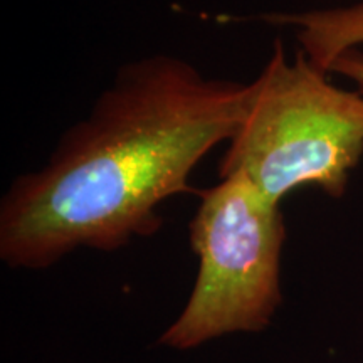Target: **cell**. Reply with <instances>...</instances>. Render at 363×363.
Returning a JSON list of instances; mask_svg holds the SVG:
<instances>
[{"mask_svg":"<svg viewBox=\"0 0 363 363\" xmlns=\"http://www.w3.org/2000/svg\"><path fill=\"white\" fill-rule=\"evenodd\" d=\"M247 93L169 54L125 62L48 163L4 195V262L43 269L78 247L115 251L157 233L158 206L189 192L195 167L235 135Z\"/></svg>","mask_w":363,"mask_h":363,"instance_id":"1","label":"cell"},{"mask_svg":"<svg viewBox=\"0 0 363 363\" xmlns=\"http://www.w3.org/2000/svg\"><path fill=\"white\" fill-rule=\"evenodd\" d=\"M227 143L220 179L244 174L276 203L310 185L338 199L363 157V94L330 83L301 49L289 61L276 39Z\"/></svg>","mask_w":363,"mask_h":363,"instance_id":"2","label":"cell"},{"mask_svg":"<svg viewBox=\"0 0 363 363\" xmlns=\"http://www.w3.org/2000/svg\"><path fill=\"white\" fill-rule=\"evenodd\" d=\"M284 238L279 203L244 174L202 190L190 222L199 274L187 306L162 343L187 350L233 331L266 328L281 303Z\"/></svg>","mask_w":363,"mask_h":363,"instance_id":"3","label":"cell"},{"mask_svg":"<svg viewBox=\"0 0 363 363\" xmlns=\"http://www.w3.org/2000/svg\"><path fill=\"white\" fill-rule=\"evenodd\" d=\"M259 19L271 26L298 29L301 51L325 74L347 76L363 94V2L305 12H267Z\"/></svg>","mask_w":363,"mask_h":363,"instance_id":"4","label":"cell"}]
</instances>
